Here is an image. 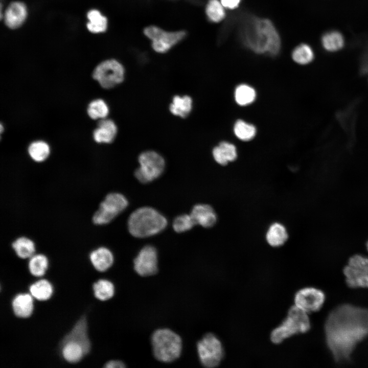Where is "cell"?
Wrapping results in <instances>:
<instances>
[{
	"mask_svg": "<svg viewBox=\"0 0 368 368\" xmlns=\"http://www.w3.org/2000/svg\"><path fill=\"white\" fill-rule=\"evenodd\" d=\"M240 34L243 43L255 53L275 56L281 49L279 34L268 19L249 18L243 24Z\"/></svg>",
	"mask_w": 368,
	"mask_h": 368,
	"instance_id": "7a4b0ae2",
	"label": "cell"
},
{
	"mask_svg": "<svg viewBox=\"0 0 368 368\" xmlns=\"http://www.w3.org/2000/svg\"><path fill=\"white\" fill-rule=\"evenodd\" d=\"M322 291L313 287H306L296 292L294 297V305L307 313L319 311L325 301Z\"/></svg>",
	"mask_w": 368,
	"mask_h": 368,
	"instance_id": "4fadbf2b",
	"label": "cell"
},
{
	"mask_svg": "<svg viewBox=\"0 0 368 368\" xmlns=\"http://www.w3.org/2000/svg\"><path fill=\"white\" fill-rule=\"evenodd\" d=\"M125 68L116 59L102 61L95 68L93 78L105 89H110L121 84L124 80Z\"/></svg>",
	"mask_w": 368,
	"mask_h": 368,
	"instance_id": "9c48e42d",
	"label": "cell"
},
{
	"mask_svg": "<svg viewBox=\"0 0 368 368\" xmlns=\"http://www.w3.org/2000/svg\"><path fill=\"white\" fill-rule=\"evenodd\" d=\"M196 224L190 214H181L173 221V228L177 233H182L192 228Z\"/></svg>",
	"mask_w": 368,
	"mask_h": 368,
	"instance_id": "e575fe53",
	"label": "cell"
},
{
	"mask_svg": "<svg viewBox=\"0 0 368 368\" xmlns=\"http://www.w3.org/2000/svg\"><path fill=\"white\" fill-rule=\"evenodd\" d=\"M106 368H122L126 367L125 363L120 360H110L104 366Z\"/></svg>",
	"mask_w": 368,
	"mask_h": 368,
	"instance_id": "8d00e7d4",
	"label": "cell"
},
{
	"mask_svg": "<svg viewBox=\"0 0 368 368\" xmlns=\"http://www.w3.org/2000/svg\"><path fill=\"white\" fill-rule=\"evenodd\" d=\"M87 29L93 33L104 32L107 26V18L97 10H92L87 13Z\"/></svg>",
	"mask_w": 368,
	"mask_h": 368,
	"instance_id": "f1b7e54d",
	"label": "cell"
},
{
	"mask_svg": "<svg viewBox=\"0 0 368 368\" xmlns=\"http://www.w3.org/2000/svg\"><path fill=\"white\" fill-rule=\"evenodd\" d=\"M144 33L151 41L152 49L158 53L168 52L182 40L186 34L183 31H167L155 26L146 27Z\"/></svg>",
	"mask_w": 368,
	"mask_h": 368,
	"instance_id": "30bf717a",
	"label": "cell"
},
{
	"mask_svg": "<svg viewBox=\"0 0 368 368\" xmlns=\"http://www.w3.org/2000/svg\"><path fill=\"white\" fill-rule=\"evenodd\" d=\"M87 327L86 317L83 315L78 320L71 331L64 337L60 345L82 352L86 355L89 353L91 348Z\"/></svg>",
	"mask_w": 368,
	"mask_h": 368,
	"instance_id": "7c38bea8",
	"label": "cell"
},
{
	"mask_svg": "<svg viewBox=\"0 0 368 368\" xmlns=\"http://www.w3.org/2000/svg\"><path fill=\"white\" fill-rule=\"evenodd\" d=\"M324 48L329 52H335L341 49L344 45L342 34L337 31H330L324 34L321 38Z\"/></svg>",
	"mask_w": 368,
	"mask_h": 368,
	"instance_id": "4316f807",
	"label": "cell"
},
{
	"mask_svg": "<svg viewBox=\"0 0 368 368\" xmlns=\"http://www.w3.org/2000/svg\"><path fill=\"white\" fill-rule=\"evenodd\" d=\"M12 307L15 316L19 318H28L33 310V299L28 293L16 295L12 302Z\"/></svg>",
	"mask_w": 368,
	"mask_h": 368,
	"instance_id": "44dd1931",
	"label": "cell"
},
{
	"mask_svg": "<svg viewBox=\"0 0 368 368\" xmlns=\"http://www.w3.org/2000/svg\"><path fill=\"white\" fill-rule=\"evenodd\" d=\"M3 130V126L2 124H1V133H2Z\"/></svg>",
	"mask_w": 368,
	"mask_h": 368,
	"instance_id": "74e56055",
	"label": "cell"
},
{
	"mask_svg": "<svg viewBox=\"0 0 368 368\" xmlns=\"http://www.w3.org/2000/svg\"><path fill=\"white\" fill-rule=\"evenodd\" d=\"M89 258L94 268L100 272L106 271L114 262L112 252L105 247H100L92 251Z\"/></svg>",
	"mask_w": 368,
	"mask_h": 368,
	"instance_id": "ac0fdd59",
	"label": "cell"
},
{
	"mask_svg": "<svg viewBox=\"0 0 368 368\" xmlns=\"http://www.w3.org/2000/svg\"><path fill=\"white\" fill-rule=\"evenodd\" d=\"M128 205L127 199L123 194L112 192L108 194L100 203L92 217L93 223L104 225L110 222Z\"/></svg>",
	"mask_w": 368,
	"mask_h": 368,
	"instance_id": "52a82bcc",
	"label": "cell"
},
{
	"mask_svg": "<svg viewBox=\"0 0 368 368\" xmlns=\"http://www.w3.org/2000/svg\"><path fill=\"white\" fill-rule=\"evenodd\" d=\"M197 350L201 363L208 368L218 366L224 355L221 341L211 333L204 335L197 342Z\"/></svg>",
	"mask_w": 368,
	"mask_h": 368,
	"instance_id": "ba28073f",
	"label": "cell"
},
{
	"mask_svg": "<svg viewBox=\"0 0 368 368\" xmlns=\"http://www.w3.org/2000/svg\"><path fill=\"white\" fill-rule=\"evenodd\" d=\"M367 250H368V242H367Z\"/></svg>",
	"mask_w": 368,
	"mask_h": 368,
	"instance_id": "f35d334b",
	"label": "cell"
},
{
	"mask_svg": "<svg viewBox=\"0 0 368 368\" xmlns=\"http://www.w3.org/2000/svg\"><path fill=\"white\" fill-rule=\"evenodd\" d=\"M224 8L229 9H234L237 8L241 0H220Z\"/></svg>",
	"mask_w": 368,
	"mask_h": 368,
	"instance_id": "d590c367",
	"label": "cell"
},
{
	"mask_svg": "<svg viewBox=\"0 0 368 368\" xmlns=\"http://www.w3.org/2000/svg\"><path fill=\"white\" fill-rule=\"evenodd\" d=\"M170 112L181 118H187L193 109V100L188 95H175L169 107Z\"/></svg>",
	"mask_w": 368,
	"mask_h": 368,
	"instance_id": "7402d4cb",
	"label": "cell"
},
{
	"mask_svg": "<svg viewBox=\"0 0 368 368\" xmlns=\"http://www.w3.org/2000/svg\"><path fill=\"white\" fill-rule=\"evenodd\" d=\"M158 257L156 248L152 245L143 247L133 260L135 272L142 277L154 275L158 271Z\"/></svg>",
	"mask_w": 368,
	"mask_h": 368,
	"instance_id": "5bb4252c",
	"label": "cell"
},
{
	"mask_svg": "<svg viewBox=\"0 0 368 368\" xmlns=\"http://www.w3.org/2000/svg\"><path fill=\"white\" fill-rule=\"evenodd\" d=\"M12 247L17 256L21 259L30 258L35 252L34 242L26 237L17 238L12 243Z\"/></svg>",
	"mask_w": 368,
	"mask_h": 368,
	"instance_id": "cb8c5ba5",
	"label": "cell"
},
{
	"mask_svg": "<svg viewBox=\"0 0 368 368\" xmlns=\"http://www.w3.org/2000/svg\"><path fill=\"white\" fill-rule=\"evenodd\" d=\"M257 93L254 87L247 84L237 85L234 91V99L240 106H246L252 104L256 99Z\"/></svg>",
	"mask_w": 368,
	"mask_h": 368,
	"instance_id": "603a6c76",
	"label": "cell"
},
{
	"mask_svg": "<svg viewBox=\"0 0 368 368\" xmlns=\"http://www.w3.org/2000/svg\"><path fill=\"white\" fill-rule=\"evenodd\" d=\"M346 282L351 288H368V258L355 255L343 268Z\"/></svg>",
	"mask_w": 368,
	"mask_h": 368,
	"instance_id": "8fae6325",
	"label": "cell"
},
{
	"mask_svg": "<svg viewBox=\"0 0 368 368\" xmlns=\"http://www.w3.org/2000/svg\"><path fill=\"white\" fill-rule=\"evenodd\" d=\"M267 243L273 247L283 245L287 241L288 233L286 227L281 223L275 222L271 224L266 233Z\"/></svg>",
	"mask_w": 368,
	"mask_h": 368,
	"instance_id": "ffe728a7",
	"label": "cell"
},
{
	"mask_svg": "<svg viewBox=\"0 0 368 368\" xmlns=\"http://www.w3.org/2000/svg\"><path fill=\"white\" fill-rule=\"evenodd\" d=\"M31 295L39 301H45L50 298L53 294V287L47 280L41 279L36 281L29 287Z\"/></svg>",
	"mask_w": 368,
	"mask_h": 368,
	"instance_id": "484cf974",
	"label": "cell"
},
{
	"mask_svg": "<svg viewBox=\"0 0 368 368\" xmlns=\"http://www.w3.org/2000/svg\"><path fill=\"white\" fill-rule=\"evenodd\" d=\"M212 155L215 161L221 166L235 161L238 156L236 147L232 143L222 141L212 150Z\"/></svg>",
	"mask_w": 368,
	"mask_h": 368,
	"instance_id": "e0dca14e",
	"label": "cell"
},
{
	"mask_svg": "<svg viewBox=\"0 0 368 368\" xmlns=\"http://www.w3.org/2000/svg\"><path fill=\"white\" fill-rule=\"evenodd\" d=\"M235 135L240 140L247 142L252 140L256 135V127L243 120H237L233 127Z\"/></svg>",
	"mask_w": 368,
	"mask_h": 368,
	"instance_id": "d4e9b609",
	"label": "cell"
},
{
	"mask_svg": "<svg viewBox=\"0 0 368 368\" xmlns=\"http://www.w3.org/2000/svg\"><path fill=\"white\" fill-rule=\"evenodd\" d=\"M310 327L308 313L294 305L283 321L272 331L270 338L273 343L279 344L293 335L307 332Z\"/></svg>",
	"mask_w": 368,
	"mask_h": 368,
	"instance_id": "5b68a950",
	"label": "cell"
},
{
	"mask_svg": "<svg viewBox=\"0 0 368 368\" xmlns=\"http://www.w3.org/2000/svg\"><path fill=\"white\" fill-rule=\"evenodd\" d=\"M190 215L196 225L205 228L213 226L217 221L216 212L210 205L207 204H196L192 209Z\"/></svg>",
	"mask_w": 368,
	"mask_h": 368,
	"instance_id": "9a60e30c",
	"label": "cell"
},
{
	"mask_svg": "<svg viewBox=\"0 0 368 368\" xmlns=\"http://www.w3.org/2000/svg\"><path fill=\"white\" fill-rule=\"evenodd\" d=\"M314 54L312 48L307 44H301L296 47L292 53L294 62L301 65L310 63L314 59Z\"/></svg>",
	"mask_w": 368,
	"mask_h": 368,
	"instance_id": "1f68e13d",
	"label": "cell"
},
{
	"mask_svg": "<svg viewBox=\"0 0 368 368\" xmlns=\"http://www.w3.org/2000/svg\"><path fill=\"white\" fill-rule=\"evenodd\" d=\"M327 346L337 361L348 360L368 336V309L340 305L329 314L325 325Z\"/></svg>",
	"mask_w": 368,
	"mask_h": 368,
	"instance_id": "6da1fadb",
	"label": "cell"
},
{
	"mask_svg": "<svg viewBox=\"0 0 368 368\" xmlns=\"http://www.w3.org/2000/svg\"><path fill=\"white\" fill-rule=\"evenodd\" d=\"M151 344L155 358L163 362H171L180 355L182 340L180 337L173 331L158 329L151 336Z\"/></svg>",
	"mask_w": 368,
	"mask_h": 368,
	"instance_id": "277c9868",
	"label": "cell"
},
{
	"mask_svg": "<svg viewBox=\"0 0 368 368\" xmlns=\"http://www.w3.org/2000/svg\"><path fill=\"white\" fill-rule=\"evenodd\" d=\"M205 13L209 19L218 22L225 16L224 7L219 0H209L205 7Z\"/></svg>",
	"mask_w": 368,
	"mask_h": 368,
	"instance_id": "836d02e7",
	"label": "cell"
},
{
	"mask_svg": "<svg viewBox=\"0 0 368 368\" xmlns=\"http://www.w3.org/2000/svg\"><path fill=\"white\" fill-rule=\"evenodd\" d=\"M109 111L107 104L101 99H98L90 102L87 109L88 115L94 120L106 118Z\"/></svg>",
	"mask_w": 368,
	"mask_h": 368,
	"instance_id": "d6a6232c",
	"label": "cell"
},
{
	"mask_svg": "<svg viewBox=\"0 0 368 368\" xmlns=\"http://www.w3.org/2000/svg\"><path fill=\"white\" fill-rule=\"evenodd\" d=\"M118 132L117 126L113 121L109 119H100L97 127L93 132V137L98 143H111Z\"/></svg>",
	"mask_w": 368,
	"mask_h": 368,
	"instance_id": "2e32d148",
	"label": "cell"
},
{
	"mask_svg": "<svg viewBox=\"0 0 368 368\" xmlns=\"http://www.w3.org/2000/svg\"><path fill=\"white\" fill-rule=\"evenodd\" d=\"M26 16L25 5L20 2H14L9 5L5 12V21L8 27L14 29L22 24Z\"/></svg>",
	"mask_w": 368,
	"mask_h": 368,
	"instance_id": "d6986e66",
	"label": "cell"
},
{
	"mask_svg": "<svg viewBox=\"0 0 368 368\" xmlns=\"http://www.w3.org/2000/svg\"><path fill=\"white\" fill-rule=\"evenodd\" d=\"M167 225L166 218L156 210L149 206L140 208L129 217V232L136 238L154 236L163 231Z\"/></svg>",
	"mask_w": 368,
	"mask_h": 368,
	"instance_id": "3957f363",
	"label": "cell"
},
{
	"mask_svg": "<svg viewBox=\"0 0 368 368\" xmlns=\"http://www.w3.org/2000/svg\"><path fill=\"white\" fill-rule=\"evenodd\" d=\"M93 288L95 297L100 301L108 300L114 294V285L107 280H98L94 283Z\"/></svg>",
	"mask_w": 368,
	"mask_h": 368,
	"instance_id": "83f0119b",
	"label": "cell"
},
{
	"mask_svg": "<svg viewBox=\"0 0 368 368\" xmlns=\"http://www.w3.org/2000/svg\"><path fill=\"white\" fill-rule=\"evenodd\" d=\"M139 167L135 170L134 175L141 183H149L159 177L165 168V160L158 152L147 150L139 156Z\"/></svg>",
	"mask_w": 368,
	"mask_h": 368,
	"instance_id": "8992f818",
	"label": "cell"
},
{
	"mask_svg": "<svg viewBox=\"0 0 368 368\" xmlns=\"http://www.w3.org/2000/svg\"><path fill=\"white\" fill-rule=\"evenodd\" d=\"M48 267V260L42 254L34 255L31 258L28 263V268L31 274L35 277L43 275Z\"/></svg>",
	"mask_w": 368,
	"mask_h": 368,
	"instance_id": "4dcf8cb0",
	"label": "cell"
},
{
	"mask_svg": "<svg viewBox=\"0 0 368 368\" xmlns=\"http://www.w3.org/2000/svg\"><path fill=\"white\" fill-rule=\"evenodd\" d=\"M50 147L43 141H38L32 143L28 147V153L31 158L36 162H42L49 156Z\"/></svg>",
	"mask_w": 368,
	"mask_h": 368,
	"instance_id": "f546056e",
	"label": "cell"
}]
</instances>
